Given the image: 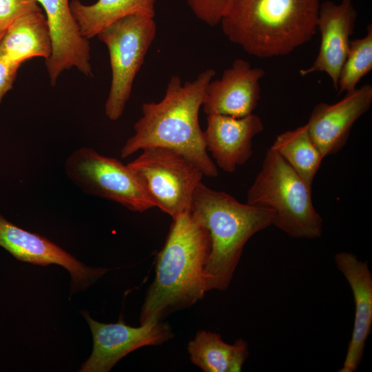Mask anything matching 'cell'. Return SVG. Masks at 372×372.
<instances>
[{
  "label": "cell",
  "mask_w": 372,
  "mask_h": 372,
  "mask_svg": "<svg viewBox=\"0 0 372 372\" xmlns=\"http://www.w3.org/2000/svg\"><path fill=\"white\" fill-rule=\"evenodd\" d=\"M215 74L208 68L184 83L178 75L172 76L160 101L142 104V116L134 123V134L122 147L121 156L127 158L149 147H167L194 162L204 176H217L198 118L206 87Z\"/></svg>",
  "instance_id": "6da1fadb"
},
{
  "label": "cell",
  "mask_w": 372,
  "mask_h": 372,
  "mask_svg": "<svg viewBox=\"0 0 372 372\" xmlns=\"http://www.w3.org/2000/svg\"><path fill=\"white\" fill-rule=\"evenodd\" d=\"M156 260V275L143 302L140 323L161 321L187 309L207 291L205 268L211 251L208 230L190 211L174 218Z\"/></svg>",
  "instance_id": "7a4b0ae2"
},
{
  "label": "cell",
  "mask_w": 372,
  "mask_h": 372,
  "mask_svg": "<svg viewBox=\"0 0 372 372\" xmlns=\"http://www.w3.org/2000/svg\"><path fill=\"white\" fill-rule=\"evenodd\" d=\"M320 0H233L220 24L225 35L258 58L285 56L316 34Z\"/></svg>",
  "instance_id": "3957f363"
},
{
  "label": "cell",
  "mask_w": 372,
  "mask_h": 372,
  "mask_svg": "<svg viewBox=\"0 0 372 372\" xmlns=\"http://www.w3.org/2000/svg\"><path fill=\"white\" fill-rule=\"evenodd\" d=\"M190 212L211 238L205 268L207 291L229 286L245 244L256 233L273 225L274 211L246 203L212 189L200 182L192 199Z\"/></svg>",
  "instance_id": "277c9868"
},
{
  "label": "cell",
  "mask_w": 372,
  "mask_h": 372,
  "mask_svg": "<svg viewBox=\"0 0 372 372\" xmlns=\"http://www.w3.org/2000/svg\"><path fill=\"white\" fill-rule=\"evenodd\" d=\"M247 204L274 211L273 225L294 238L315 239L322 218L315 209L311 187L271 147L247 194Z\"/></svg>",
  "instance_id": "5b68a950"
},
{
  "label": "cell",
  "mask_w": 372,
  "mask_h": 372,
  "mask_svg": "<svg viewBox=\"0 0 372 372\" xmlns=\"http://www.w3.org/2000/svg\"><path fill=\"white\" fill-rule=\"evenodd\" d=\"M127 165L154 205L172 218L190 211L192 199L204 176L200 169L183 154L153 146Z\"/></svg>",
  "instance_id": "8992f818"
},
{
  "label": "cell",
  "mask_w": 372,
  "mask_h": 372,
  "mask_svg": "<svg viewBox=\"0 0 372 372\" xmlns=\"http://www.w3.org/2000/svg\"><path fill=\"white\" fill-rule=\"evenodd\" d=\"M156 33L154 17L136 14L116 21L97 34L110 55L112 80L105 104L109 119L116 121L123 114Z\"/></svg>",
  "instance_id": "52a82bcc"
},
{
  "label": "cell",
  "mask_w": 372,
  "mask_h": 372,
  "mask_svg": "<svg viewBox=\"0 0 372 372\" xmlns=\"http://www.w3.org/2000/svg\"><path fill=\"white\" fill-rule=\"evenodd\" d=\"M67 177L83 192L118 203L135 212L154 207L127 165L91 147L72 152L64 165Z\"/></svg>",
  "instance_id": "ba28073f"
},
{
  "label": "cell",
  "mask_w": 372,
  "mask_h": 372,
  "mask_svg": "<svg viewBox=\"0 0 372 372\" xmlns=\"http://www.w3.org/2000/svg\"><path fill=\"white\" fill-rule=\"evenodd\" d=\"M93 338V349L81 365V372H108L123 357L145 346L160 345L174 338L170 326L151 320L133 327L120 318L116 323L105 324L84 314Z\"/></svg>",
  "instance_id": "9c48e42d"
},
{
  "label": "cell",
  "mask_w": 372,
  "mask_h": 372,
  "mask_svg": "<svg viewBox=\"0 0 372 372\" xmlns=\"http://www.w3.org/2000/svg\"><path fill=\"white\" fill-rule=\"evenodd\" d=\"M0 247L22 262L62 266L70 273L72 292L86 289L108 271L105 268L83 264L48 238L21 229L1 214Z\"/></svg>",
  "instance_id": "30bf717a"
},
{
  "label": "cell",
  "mask_w": 372,
  "mask_h": 372,
  "mask_svg": "<svg viewBox=\"0 0 372 372\" xmlns=\"http://www.w3.org/2000/svg\"><path fill=\"white\" fill-rule=\"evenodd\" d=\"M44 10L52 42V52L45 60L51 84L65 70L76 68L84 75H92L88 39L81 33L69 0H37Z\"/></svg>",
  "instance_id": "8fae6325"
},
{
  "label": "cell",
  "mask_w": 372,
  "mask_h": 372,
  "mask_svg": "<svg viewBox=\"0 0 372 372\" xmlns=\"http://www.w3.org/2000/svg\"><path fill=\"white\" fill-rule=\"evenodd\" d=\"M371 104L372 85L366 83L346 92L338 102H321L315 105L306 125L323 158L338 152L345 145L354 123Z\"/></svg>",
  "instance_id": "7c38bea8"
},
{
  "label": "cell",
  "mask_w": 372,
  "mask_h": 372,
  "mask_svg": "<svg viewBox=\"0 0 372 372\" xmlns=\"http://www.w3.org/2000/svg\"><path fill=\"white\" fill-rule=\"evenodd\" d=\"M357 17L353 0H341L338 3L327 1L320 4L317 21V30L321 35L319 51L313 64L300 71L302 76L325 72L338 90L340 70L349 51Z\"/></svg>",
  "instance_id": "4fadbf2b"
},
{
  "label": "cell",
  "mask_w": 372,
  "mask_h": 372,
  "mask_svg": "<svg viewBox=\"0 0 372 372\" xmlns=\"http://www.w3.org/2000/svg\"><path fill=\"white\" fill-rule=\"evenodd\" d=\"M265 71L238 59L220 79L207 85L202 107L207 115L243 117L253 114L260 96V80Z\"/></svg>",
  "instance_id": "5bb4252c"
},
{
  "label": "cell",
  "mask_w": 372,
  "mask_h": 372,
  "mask_svg": "<svg viewBox=\"0 0 372 372\" xmlns=\"http://www.w3.org/2000/svg\"><path fill=\"white\" fill-rule=\"evenodd\" d=\"M263 130L261 118L254 114L243 117L209 114L204 131L207 151L221 169L232 173L249 160L252 140Z\"/></svg>",
  "instance_id": "9a60e30c"
},
{
  "label": "cell",
  "mask_w": 372,
  "mask_h": 372,
  "mask_svg": "<svg viewBox=\"0 0 372 372\" xmlns=\"http://www.w3.org/2000/svg\"><path fill=\"white\" fill-rule=\"evenodd\" d=\"M338 269L347 279L352 290L355 302V318L352 335L347 354L339 372H354L364 355L366 341L372 327V275L366 262L358 259L351 253L335 254Z\"/></svg>",
  "instance_id": "2e32d148"
},
{
  "label": "cell",
  "mask_w": 372,
  "mask_h": 372,
  "mask_svg": "<svg viewBox=\"0 0 372 372\" xmlns=\"http://www.w3.org/2000/svg\"><path fill=\"white\" fill-rule=\"evenodd\" d=\"M51 52L50 34L41 9L17 18L0 39V54L19 65L35 57L47 60Z\"/></svg>",
  "instance_id": "e0dca14e"
},
{
  "label": "cell",
  "mask_w": 372,
  "mask_h": 372,
  "mask_svg": "<svg viewBox=\"0 0 372 372\" xmlns=\"http://www.w3.org/2000/svg\"><path fill=\"white\" fill-rule=\"evenodd\" d=\"M191 362L205 372H239L248 357L247 342L226 343L217 333L198 331L187 344Z\"/></svg>",
  "instance_id": "ac0fdd59"
},
{
  "label": "cell",
  "mask_w": 372,
  "mask_h": 372,
  "mask_svg": "<svg viewBox=\"0 0 372 372\" xmlns=\"http://www.w3.org/2000/svg\"><path fill=\"white\" fill-rule=\"evenodd\" d=\"M156 0H97L90 5L72 0L70 6L81 34L87 39L127 16L141 14L154 17Z\"/></svg>",
  "instance_id": "d6986e66"
},
{
  "label": "cell",
  "mask_w": 372,
  "mask_h": 372,
  "mask_svg": "<svg viewBox=\"0 0 372 372\" xmlns=\"http://www.w3.org/2000/svg\"><path fill=\"white\" fill-rule=\"evenodd\" d=\"M271 147L310 187L323 160L307 125L278 135Z\"/></svg>",
  "instance_id": "ffe728a7"
},
{
  "label": "cell",
  "mask_w": 372,
  "mask_h": 372,
  "mask_svg": "<svg viewBox=\"0 0 372 372\" xmlns=\"http://www.w3.org/2000/svg\"><path fill=\"white\" fill-rule=\"evenodd\" d=\"M372 70V25L366 36L351 40L349 51L340 70L338 92H348L357 87L360 80Z\"/></svg>",
  "instance_id": "44dd1931"
},
{
  "label": "cell",
  "mask_w": 372,
  "mask_h": 372,
  "mask_svg": "<svg viewBox=\"0 0 372 372\" xmlns=\"http://www.w3.org/2000/svg\"><path fill=\"white\" fill-rule=\"evenodd\" d=\"M233 0H185L193 14L209 26H216L220 21Z\"/></svg>",
  "instance_id": "7402d4cb"
},
{
  "label": "cell",
  "mask_w": 372,
  "mask_h": 372,
  "mask_svg": "<svg viewBox=\"0 0 372 372\" xmlns=\"http://www.w3.org/2000/svg\"><path fill=\"white\" fill-rule=\"evenodd\" d=\"M40 9L37 0H0V28L6 29L17 18Z\"/></svg>",
  "instance_id": "603a6c76"
},
{
  "label": "cell",
  "mask_w": 372,
  "mask_h": 372,
  "mask_svg": "<svg viewBox=\"0 0 372 372\" xmlns=\"http://www.w3.org/2000/svg\"><path fill=\"white\" fill-rule=\"evenodd\" d=\"M20 65L0 54V104L4 96L12 88Z\"/></svg>",
  "instance_id": "cb8c5ba5"
},
{
  "label": "cell",
  "mask_w": 372,
  "mask_h": 372,
  "mask_svg": "<svg viewBox=\"0 0 372 372\" xmlns=\"http://www.w3.org/2000/svg\"><path fill=\"white\" fill-rule=\"evenodd\" d=\"M6 30V29L0 28V39L2 37L3 34H4Z\"/></svg>",
  "instance_id": "d4e9b609"
}]
</instances>
